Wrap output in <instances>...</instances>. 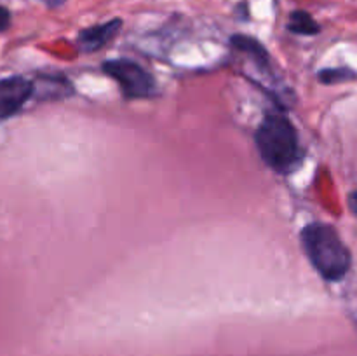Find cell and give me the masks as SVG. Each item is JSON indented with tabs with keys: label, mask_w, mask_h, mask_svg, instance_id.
<instances>
[{
	"label": "cell",
	"mask_w": 357,
	"mask_h": 356,
	"mask_svg": "<svg viewBox=\"0 0 357 356\" xmlns=\"http://www.w3.org/2000/svg\"><path fill=\"white\" fill-rule=\"evenodd\" d=\"M302 244L310 264L326 281H340L351 271V251L328 223L312 222L303 227Z\"/></svg>",
	"instance_id": "6da1fadb"
},
{
	"label": "cell",
	"mask_w": 357,
	"mask_h": 356,
	"mask_svg": "<svg viewBox=\"0 0 357 356\" xmlns=\"http://www.w3.org/2000/svg\"><path fill=\"white\" fill-rule=\"evenodd\" d=\"M258 152L278 173H289L302 159L298 133L286 115L267 114L255 135Z\"/></svg>",
	"instance_id": "7a4b0ae2"
},
{
	"label": "cell",
	"mask_w": 357,
	"mask_h": 356,
	"mask_svg": "<svg viewBox=\"0 0 357 356\" xmlns=\"http://www.w3.org/2000/svg\"><path fill=\"white\" fill-rule=\"evenodd\" d=\"M103 72L119 84L122 94L129 100L149 98L153 94V77L131 59H110L103 63Z\"/></svg>",
	"instance_id": "3957f363"
},
{
	"label": "cell",
	"mask_w": 357,
	"mask_h": 356,
	"mask_svg": "<svg viewBox=\"0 0 357 356\" xmlns=\"http://www.w3.org/2000/svg\"><path fill=\"white\" fill-rule=\"evenodd\" d=\"M31 94L33 84L24 77H9L0 80V119L16 114Z\"/></svg>",
	"instance_id": "277c9868"
},
{
	"label": "cell",
	"mask_w": 357,
	"mask_h": 356,
	"mask_svg": "<svg viewBox=\"0 0 357 356\" xmlns=\"http://www.w3.org/2000/svg\"><path fill=\"white\" fill-rule=\"evenodd\" d=\"M121 20H112L108 23L98 24V27L86 28L79 34V38H77V44H79V49L82 52H94L98 49L105 47L112 38L117 35V31L121 30Z\"/></svg>",
	"instance_id": "5b68a950"
},
{
	"label": "cell",
	"mask_w": 357,
	"mask_h": 356,
	"mask_svg": "<svg viewBox=\"0 0 357 356\" xmlns=\"http://www.w3.org/2000/svg\"><path fill=\"white\" fill-rule=\"evenodd\" d=\"M230 42H232V45L236 49L246 52L260 68L267 70L268 66H271V58H268L267 49H265L257 38L248 37V35H234V37L230 38Z\"/></svg>",
	"instance_id": "8992f818"
},
{
	"label": "cell",
	"mask_w": 357,
	"mask_h": 356,
	"mask_svg": "<svg viewBox=\"0 0 357 356\" xmlns=\"http://www.w3.org/2000/svg\"><path fill=\"white\" fill-rule=\"evenodd\" d=\"M288 28L296 35H316L321 30L316 20L309 13H305V10H295V13H291Z\"/></svg>",
	"instance_id": "52a82bcc"
},
{
	"label": "cell",
	"mask_w": 357,
	"mask_h": 356,
	"mask_svg": "<svg viewBox=\"0 0 357 356\" xmlns=\"http://www.w3.org/2000/svg\"><path fill=\"white\" fill-rule=\"evenodd\" d=\"M356 77V73L352 70L340 66V68H328L319 72V80L323 84H333V82H345V80Z\"/></svg>",
	"instance_id": "ba28073f"
},
{
	"label": "cell",
	"mask_w": 357,
	"mask_h": 356,
	"mask_svg": "<svg viewBox=\"0 0 357 356\" xmlns=\"http://www.w3.org/2000/svg\"><path fill=\"white\" fill-rule=\"evenodd\" d=\"M10 23V14L6 7H0V31L6 30Z\"/></svg>",
	"instance_id": "9c48e42d"
},
{
	"label": "cell",
	"mask_w": 357,
	"mask_h": 356,
	"mask_svg": "<svg viewBox=\"0 0 357 356\" xmlns=\"http://www.w3.org/2000/svg\"><path fill=\"white\" fill-rule=\"evenodd\" d=\"M349 208H351V212L357 216V188L349 195Z\"/></svg>",
	"instance_id": "30bf717a"
}]
</instances>
